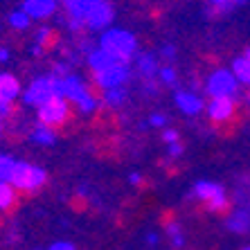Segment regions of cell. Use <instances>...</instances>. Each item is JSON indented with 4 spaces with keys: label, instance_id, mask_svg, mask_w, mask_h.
Returning <instances> with one entry per match:
<instances>
[{
    "label": "cell",
    "instance_id": "41",
    "mask_svg": "<svg viewBox=\"0 0 250 250\" xmlns=\"http://www.w3.org/2000/svg\"><path fill=\"white\" fill-rule=\"evenodd\" d=\"M246 54H248V57H250V50H248V52H246Z\"/></svg>",
    "mask_w": 250,
    "mask_h": 250
},
{
    "label": "cell",
    "instance_id": "6",
    "mask_svg": "<svg viewBox=\"0 0 250 250\" xmlns=\"http://www.w3.org/2000/svg\"><path fill=\"white\" fill-rule=\"evenodd\" d=\"M205 90L209 97H234L239 93V82L232 75V70H214L205 82Z\"/></svg>",
    "mask_w": 250,
    "mask_h": 250
},
{
    "label": "cell",
    "instance_id": "36",
    "mask_svg": "<svg viewBox=\"0 0 250 250\" xmlns=\"http://www.w3.org/2000/svg\"><path fill=\"white\" fill-rule=\"evenodd\" d=\"M32 54H34V57H41V54H43V47L34 43V45H32Z\"/></svg>",
    "mask_w": 250,
    "mask_h": 250
},
{
    "label": "cell",
    "instance_id": "18",
    "mask_svg": "<svg viewBox=\"0 0 250 250\" xmlns=\"http://www.w3.org/2000/svg\"><path fill=\"white\" fill-rule=\"evenodd\" d=\"M232 75L237 77L239 83H246L250 86V57L244 54V57H237L232 61Z\"/></svg>",
    "mask_w": 250,
    "mask_h": 250
},
{
    "label": "cell",
    "instance_id": "15",
    "mask_svg": "<svg viewBox=\"0 0 250 250\" xmlns=\"http://www.w3.org/2000/svg\"><path fill=\"white\" fill-rule=\"evenodd\" d=\"M226 226H228V230H232L237 234L250 232V212L248 209H234L232 214L228 216Z\"/></svg>",
    "mask_w": 250,
    "mask_h": 250
},
{
    "label": "cell",
    "instance_id": "34",
    "mask_svg": "<svg viewBox=\"0 0 250 250\" xmlns=\"http://www.w3.org/2000/svg\"><path fill=\"white\" fill-rule=\"evenodd\" d=\"M7 61H9V50L0 47V63H7Z\"/></svg>",
    "mask_w": 250,
    "mask_h": 250
},
{
    "label": "cell",
    "instance_id": "33",
    "mask_svg": "<svg viewBox=\"0 0 250 250\" xmlns=\"http://www.w3.org/2000/svg\"><path fill=\"white\" fill-rule=\"evenodd\" d=\"M128 183H131V185H140V183H142V176H140L138 171H133V174H128Z\"/></svg>",
    "mask_w": 250,
    "mask_h": 250
},
{
    "label": "cell",
    "instance_id": "28",
    "mask_svg": "<svg viewBox=\"0 0 250 250\" xmlns=\"http://www.w3.org/2000/svg\"><path fill=\"white\" fill-rule=\"evenodd\" d=\"M47 250H77V246L70 244V241H54Z\"/></svg>",
    "mask_w": 250,
    "mask_h": 250
},
{
    "label": "cell",
    "instance_id": "26",
    "mask_svg": "<svg viewBox=\"0 0 250 250\" xmlns=\"http://www.w3.org/2000/svg\"><path fill=\"white\" fill-rule=\"evenodd\" d=\"M165 124H167V115H163V113H153L149 117V126H165Z\"/></svg>",
    "mask_w": 250,
    "mask_h": 250
},
{
    "label": "cell",
    "instance_id": "31",
    "mask_svg": "<svg viewBox=\"0 0 250 250\" xmlns=\"http://www.w3.org/2000/svg\"><path fill=\"white\" fill-rule=\"evenodd\" d=\"M160 54H163L165 59H169V61H171V59L176 57V47L171 45V43H165V45H163V50H160Z\"/></svg>",
    "mask_w": 250,
    "mask_h": 250
},
{
    "label": "cell",
    "instance_id": "40",
    "mask_svg": "<svg viewBox=\"0 0 250 250\" xmlns=\"http://www.w3.org/2000/svg\"><path fill=\"white\" fill-rule=\"evenodd\" d=\"M241 250H250V246H246V248H241Z\"/></svg>",
    "mask_w": 250,
    "mask_h": 250
},
{
    "label": "cell",
    "instance_id": "8",
    "mask_svg": "<svg viewBox=\"0 0 250 250\" xmlns=\"http://www.w3.org/2000/svg\"><path fill=\"white\" fill-rule=\"evenodd\" d=\"M70 115V106L65 97H52L45 104L39 106V122L47 124V126H61Z\"/></svg>",
    "mask_w": 250,
    "mask_h": 250
},
{
    "label": "cell",
    "instance_id": "3",
    "mask_svg": "<svg viewBox=\"0 0 250 250\" xmlns=\"http://www.w3.org/2000/svg\"><path fill=\"white\" fill-rule=\"evenodd\" d=\"M9 183H12L16 189L36 192V189H41V187L47 183V171L43 167H36V165L25 163V160H16Z\"/></svg>",
    "mask_w": 250,
    "mask_h": 250
},
{
    "label": "cell",
    "instance_id": "21",
    "mask_svg": "<svg viewBox=\"0 0 250 250\" xmlns=\"http://www.w3.org/2000/svg\"><path fill=\"white\" fill-rule=\"evenodd\" d=\"M14 165H16V158L12 156H2L0 153V181H7L12 178V171H14Z\"/></svg>",
    "mask_w": 250,
    "mask_h": 250
},
{
    "label": "cell",
    "instance_id": "39",
    "mask_svg": "<svg viewBox=\"0 0 250 250\" xmlns=\"http://www.w3.org/2000/svg\"><path fill=\"white\" fill-rule=\"evenodd\" d=\"M0 133H2V120H0Z\"/></svg>",
    "mask_w": 250,
    "mask_h": 250
},
{
    "label": "cell",
    "instance_id": "1",
    "mask_svg": "<svg viewBox=\"0 0 250 250\" xmlns=\"http://www.w3.org/2000/svg\"><path fill=\"white\" fill-rule=\"evenodd\" d=\"M99 47L120 63H128L131 59L138 57V39L131 32L120 27L104 29V34L99 39Z\"/></svg>",
    "mask_w": 250,
    "mask_h": 250
},
{
    "label": "cell",
    "instance_id": "10",
    "mask_svg": "<svg viewBox=\"0 0 250 250\" xmlns=\"http://www.w3.org/2000/svg\"><path fill=\"white\" fill-rule=\"evenodd\" d=\"M205 111H208L212 122L221 124L232 120L234 111H237V104H234V97H212L208 102V106H205Z\"/></svg>",
    "mask_w": 250,
    "mask_h": 250
},
{
    "label": "cell",
    "instance_id": "17",
    "mask_svg": "<svg viewBox=\"0 0 250 250\" xmlns=\"http://www.w3.org/2000/svg\"><path fill=\"white\" fill-rule=\"evenodd\" d=\"M29 140L34 142V145H41V146H50L57 142V133H54L52 126H47V124H39V126L32 128V133H29Z\"/></svg>",
    "mask_w": 250,
    "mask_h": 250
},
{
    "label": "cell",
    "instance_id": "11",
    "mask_svg": "<svg viewBox=\"0 0 250 250\" xmlns=\"http://www.w3.org/2000/svg\"><path fill=\"white\" fill-rule=\"evenodd\" d=\"M176 106L181 108V113H185L189 117L205 111V104H203V99H201V95L189 93V90H178L176 93Z\"/></svg>",
    "mask_w": 250,
    "mask_h": 250
},
{
    "label": "cell",
    "instance_id": "35",
    "mask_svg": "<svg viewBox=\"0 0 250 250\" xmlns=\"http://www.w3.org/2000/svg\"><path fill=\"white\" fill-rule=\"evenodd\" d=\"M146 244H149V246H156L158 244V234L156 232H149V234H146Z\"/></svg>",
    "mask_w": 250,
    "mask_h": 250
},
{
    "label": "cell",
    "instance_id": "14",
    "mask_svg": "<svg viewBox=\"0 0 250 250\" xmlns=\"http://www.w3.org/2000/svg\"><path fill=\"white\" fill-rule=\"evenodd\" d=\"M21 93V83L9 72H0V102H14Z\"/></svg>",
    "mask_w": 250,
    "mask_h": 250
},
{
    "label": "cell",
    "instance_id": "4",
    "mask_svg": "<svg viewBox=\"0 0 250 250\" xmlns=\"http://www.w3.org/2000/svg\"><path fill=\"white\" fill-rule=\"evenodd\" d=\"M52 97H57V77L54 75L36 77L27 86V90H23V102L27 106H36V108Z\"/></svg>",
    "mask_w": 250,
    "mask_h": 250
},
{
    "label": "cell",
    "instance_id": "24",
    "mask_svg": "<svg viewBox=\"0 0 250 250\" xmlns=\"http://www.w3.org/2000/svg\"><path fill=\"white\" fill-rule=\"evenodd\" d=\"M167 234L171 237V244L176 246V248H181L183 244H185V237H183V230H181V226L178 223H167Z\"/></svg>",
    "mask_w": 250,
    "mask_h": 250
},
{
    "label": "cell",
    "instance_id": "7",
    "mask_svg": "<svg viewBox=\"0 0 250 250\" xmlns=\"http://www.w3.org/2000/svg\"><path fill=\"white\" fill-rule=\"evenodd\" d=\"M192 194L198 198V201H203L212 212H223L228 208V196H226V189L223 185L219 183H212V181H198L194 185Z\"/></svg>",
    "mask_w": 250,
    "mask_h": 250
},
{
    "label": "cell",
    "instance_id": "37",
    "mask_svg": "<svg viewBox=\"0 0 250 250\" xmlns=\"http://www.w3.org/2000/svg\"><path fill=\"white\" fill-rule=\"evenodd\" d=\"M248 0H232V5H246Z\"/></svg>",
    "mask_w": 250,
    "mask_h": 250
},
{
    "label": "cell",
    "instance_id": "22",
    "mask_svg": "<svg viewBox=\"0 0 250 250\" xmlns=\"http://www.w3.org/2000/svg\"><path fill=\"white\" fill-rule=\"evenodd\" d=\"M29 23H32V18H29L23 9H18V12L9 14V25H12L14 29H27Z\"/></svg>",
    "mask_w": 250,
    "mask_h": 250
},
{
    "label": "cell",
    "instance_id": "20",
    "mask_svg": "<svg viewBox=\"0 0 250 250\" xmlns=\"http://www.w3.org/2000/svg\"><path fill=\"white\" fill-rule=\"evenodd\" d=\"M128 93L126 88H111V90H104V95H102V102H104L106 106H113V108H117V106H122L124 102H126Z\"/></svg>",
    "mask_w": 250,
    "mask_h": 250
},
{
    "label": "cell",
    "instance_id": "29",
    "mask_svg": "<svg viewBox=\"0 0 250 250\" xmlns=\"http://www.w3.org/2000/svg\"><path fill=\"white\" fill-rule=\"evenodd\" d=\"M167 153H169V158H181L183 156V145H178V142L167 145Z\"/></svg>",
    "mask_w": 250,
    "mask_h": 250
},
{
    "label": "cell",
    "instance_id": "25",
    "mask_svg": "<svg viewBox=\"0 0 250 250\" xmlns=\"http://www.w3.org/2000/svg\"><path fill=\"white\" fill-rule=\"evenodd\" d=\"M50 39H52V29L50 27H41L39 32H36V45L45 47L47 43H50Z\"/></svg>",
    "mask_w": 250,
    "mask_h": 250
},
{
    "label": "cell",
    "instance_id": "30",
    "mask_svg": "<svg viewBox=\"0 0 250 250\" xmlns=\"http://www.w3.org/2000/svg\"><path fill=\"white\" fill-rule=\"evenodd\" d=\"M212 5L216 7V9H221V12H228V9H232V0H209Z\"/></svg>",
    "mask_w": 250,
    "mask_h": 250
},
{
    "label": "cell",
    "instance_id": "5",
    "mask_svg": "<svg viewBox=\"0 0 250 250\" xmlns=\"http://www.w3.org/2000/svg\"><path fill=\"white\" fill-rule=\"evenodd\" d=\"M113 5L108 0H88L86 2V14H83V21H86L88 29H95V32H104L108 29V25L113 23Z\"/></svg>",
    "mask_w": 250,
    "mask_h": 250
},
{
    "label": "cell",
    "instance_id": "13",
    "mask_svg": "<svg viewBox=\"0 0 250 250\" xmlns=\"http://www.w3.org/2000/svg\"><path fill=\"white\" fill-rule=\"evenodd\" d=\"M135 68H138V72H140V77H142V79H153V77H158L160 65H158L156 54L142 52V54H138V57H135Z\"/></svg>",
    "mask_w": 250,
    "mask_h": 250
},
{
    "label": "cell",
    "instance_id": "32",
    "mask_svg": "<svg viewBox=\"0 0 250 250\" xmlns=\"http://www.w3.org/2000/svg\"><path fill=\"white\" fill-rule=\"evenodd\" d=\"M12 113V102H0V120Z\"/></svg>",
    "mask_w": 250,
    "mask_h": 250
},
{
    "label": "cell",
    "instance_id": "2",
    "mask_svg": "<svg viewBox=\"0 0 250 250\" xmlns=\"http://www.w3.org/2000/svg\"><path fill=\"white\" fill-rule=\"evenodd\" d=\"M57 95L70 99L82 113H93L99 104V99L88 90L83 79L75 72H70L65 77H57Z\"/></svg>",
    "mask_w": 250,
    "mask_h": 250
},
{
    "label": "cell",
    "instance_id": "12",
    "mask_svg": "<svg viewBox=\"0 0 250 250\" xmlns=\"http://www.w3.org/2000/svg\"><path fill=\"white\" fill-rule=\"evenodd\" d=\"M23 12L32 21L34 18H47L57 12V0H23Z\"/></svg>",
    "mask_w": 250,
    "mask_h": 250
},
{
    "label": "cell",
    "instance_id": "9",
    "mask_svg": "<svg viewBox=\"0 0 250 250\" xmlns=\"http://www.w3.org/2000/svg\"><path fill=\"white\" fill-rule=\"evenodd\" d=\"M131 79V68L128 63H113L111 68L95 72V83L102 90H111V88H122Z\"/></svg>",
    "mask_w": 250,
    "mask_h": 250
},
{
    "label": "cell",
    "instance_id": "19",
    "mask_svg": "<svg viewBox=\"0 0 250 250\" xmlns=\"http://www.w3.org/2000/svg\"><path fill=\"white\" fill-rule=\"evenodd\" d=\"M16 203V187L7 181H0V212L9 209Z\"/></svg>",
    "mask_w": 250,
    "mask_h": 250
},
{
    "label": "cell",
    "instance_id": "23",
    "mask_svg": "<svg viewBox=\"0 0 250 250\" xmlns=\"http://www.w3.org/2000/svg\"><path fill=\"white\" fill-rule=\"evenodd\" d=\"M176 70L171 65H163V68L158 70V82L165 83V86H176Z\"/></svg>",
    "mask_w": 250,
    "mask_h": 250
},
{
    "label": "cell",
    "instance_id": "38",
    "mask_svg": "<svg viewBox=\"0 0 250 250\" xmlns=\"http://www.w3.org/2000/svg\"><path fill=\"white\" fill-rule=\"evenodd\" d=\"M65 5H68V2H82V0H63Z\"/></svg>",
    "mask_w": 250,
    "mask_h": 250
},
{
    "label": "cell",
    "instance_id": "16",
    "mask_svg": "<svg viewBox=\"0 0 250 250\" xmlns=\"http://www.w3.org/2000/svg\"><path fill=\"white\" fill-rule=\"evenodd\" d=\"M113 63H120V61H115L111 54H106L102 47H97V50H90V52H88V65H90V70H93V72H102V70L111 68Z\"/></svg>",
    "mask_w": 250,
    "mask_h": 250
},
{
    "label": "cell",
    "instance_id": "27",
    "mask_svg": "<svg viewBox=\"0 0 250 250\" xmlns=\"http://www.w3.org/2000/svg\"><path fill=\"white\" fill-rule=\"evenodd\" d=\"M163 142L165 145H174V142H178V131H174V128L163 131Z\"/></svg>",
    "mask_w": 250,
    "mask_h": 250
}]
</instances>
